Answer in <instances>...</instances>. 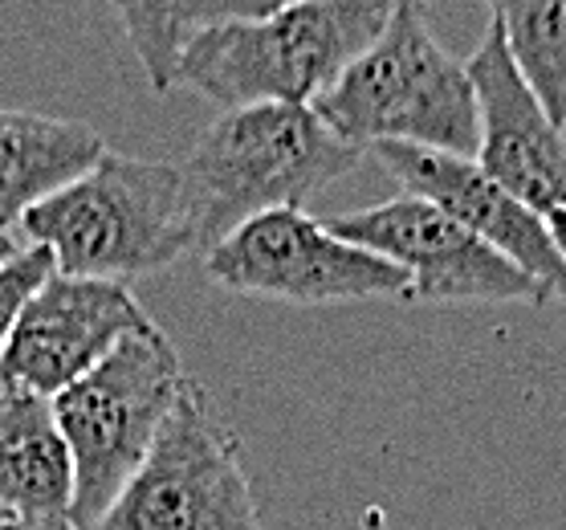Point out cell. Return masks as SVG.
<instances>
[{
  "label": "cell",
  "mask_w": 566,
  "mask_h": 530,
  "mask_svg": "<svg viewBox=\"0 0 566 530\" xmlns=\"http://www.w3.org/2000/svg\"><path fill=\"white\" fill-rule=\"evenodd\" d=\"M200 266L208 282L229 294L290 306H347L371 298L408 302V273L371 249L343 241L302 208H273L237 225Z\"/></svg>",
  "instance_id": "obj_7"
},
{
  "label": "cell",
  "mask_w": 566,
  "mask_h": 530,
  "mask_svg": "<svg viewBox=\"0 0 566 530\" xmlns=\"http://www.w3.org/2000/svg\"><path fill=\"white\" fill-rule=\"evenodd\" d=\"M17 233L50 249L57 273L127 282L200 253L184 164L106 152L62 193L29 208Z\"/></svg>",
  "instance_id": "obj_1"
},
{
  "label": "cell",
  "mask_w": 566,
  "mask_h": 530,
  "mask_svg": "<svg viewBox=\"0 0 566 530\" xmlns=\"http://www.w3.org/2000/svg\"><path fill=\"white\" fill-rule=\"evenodd\" d=\"M184 384L188 375L180 355L164 326L151 323L123 339L62 396H53V413L74 457V527L94 530L111 510L118 490L147 461Z\"/></svg>",
  "instance_id": "obj_5"
},
{
  "label": "cell",
  "mask_w": 566,
  "mask_h": 530,
  "mask_svg": "<svg viewBox=\"0 0 566 530\" xmlns=\"http://www.w3.org/2000/svg\"><path fill=\"white\" fill-rule=\"evenodd\" d=\"M155 319L127 282L53 273L25 302L13 335L0 351V388L62 396L74 380L103 363L135 331Z\"/></svg>",
  "instance_id": "obj_9"
},
{
  "label": "cell",
  "mask_w": 566,
  "mask_h": 530,
  "mask_svg": "<svg viewBox=\"0 0 566 530\" xmlns=\"http://www.w3.org/2000/svg\"><path fill=\"white\" fill-rule=\"evenodd\" d=\"M111 147L91 123L33 111H0V229L91 172Z\"/></svg>",
  "instance_id": "obj_12"
},
{
  "label": "cell",
  "mask_w": 566,
  "mask_h": 530,
  "mask_svg": "<svg viewBox=\"0 0 566 530\" xmlns=\"http://www.w3.org/2000/svg\"><path fill=\"white\" fill-rule=\"evenodd\" d=\"M416 4H428V0H416Z\"/></svg>",
  "instance_id": "obj_23"
},
{
  "label": "cell",
  "mask_w": 566,
  "mask_h": 530,
  "mask_svg": "<svg viewBox=\"0 0 566 530\" xmlns=\"http://www.w3.org/2000/svg\"><path fill=\"white\" fill-rule=\"evenodd\" d=\"M326 225L408 273V302H546L534 278L424 196H391Z\"/></svg>",
  "instance_id": "obj_8"
},
{
  "label": "cell",
  "mask_w": 566,
  "mask_h": 530,
  "mask_svg": "<svg viewBox=\"0 0 566 530\" xmlns=\"http://www.w3.org/2000/svg\"><path fill=\"white\" fill-rule=\"evenodd\" d=\"M115 4L123 33L139 58L143 74L155 94H168L176 86V58H180V21H176V0H111Z\"/></svg>",
  "instance_id": "obj_15"
},
{
  "label": "cell",
  "mask_w": 566,
  "mask_h": 530,
  "mask_svg": "<svg viewBox=\"0 0 566 530\" xmlns=\"http://www.w3.org/2000/svg\"><path fill=\"white\" fill-rule=\"evenodd\" d=\"M302 0H188L176 21L180 33L188 29H208V25H237V21H265V17L294 9Z\"/></svg>",
  "instance_id": "obj_17"
},
{
  "label": "cell",
  "mask_w": 566,
  "mask_h": 530,
  "mask_svg": "<svg viewBox=\"0 0 566 530\" xmlns=\"http://www.w3.org/2000/svg\"><path fill=\"white\" fill-rule=\"evenodd\" d=\"M517 74L566 127V0H485Z\"/></svg>",
  "instance_id": "obj_14"
},
{
  "label": "cell",
  "mask_w": 566,
  "mask_h": 530,
  "mask_svg": "<svg viewBox=\"0 0 566 530\" xmlns=\"http://www.w3.org/2000/svg\"><path fill=\"white\" fill-rule=\"evenodd\" d=\"M399 0H302L265 21L188 29L176 82L220 111L314 106L391 21Z\"/></svg>",
  "instance_id": "obj_2"
},
{
  "label": "cell",
  "mask_w": 566,
  "mask_h": 530,
  "mask_svg": "<svg viewBox=\"0 0 566 530\" xmlns=\"http://www.w3.org/2000/svg\"><path fill=\"white\" fill-rule=\"evenodd\" d=\"M13 527V515H9V510H0V530H9Z\"/></svg>",
  "instance_id": "obj_21"
},
{
  "label": "cell",
  "mask_w": 566,
  "mask_h": 530,
  "mask_svg": "<svg viewBox=\"0 0 566 530\" xmlns=\"http://www.w3.org/2000/svg\"><path fill=\"white\" fill-rule=\"evenodd\" d=\"M318 118L355 147L403 143L444 156H476V94L424 21V4L399 0L384 33L314 103Z\"/></svg>",
  "instance_id": "obj_4"
},
{
  "label": "cell",
  "mask_w": 566,
  "mask_h": 530,
  "mask_svg": "<svg viewBox=\"0 0 566 530\" xmlns=\"http://www.w3.org/2000/svg\"><path fill=\"white\" fill-rule=\"evenodd\" d=\"M551 233H554V241H558V249H563V258H566V212H551Z\"/></svg>",
  "instance_id": "obj_19"
},
{
  "label": "cell",
  "mask_w": 566,
  "mask_h": 530,
  "mask_svg": "<svg viewBox=\"0 0 566 530\" xmlns=\"http://www.w3.org/2000/svg\"><path fill=\"white\" fill-rule=\"evenodd\" d=\"M0 510L13 518H70L74 457L53 401L0 388Z\"/></svg>",
  "instance_id": "obj_13"
},
{
  "label": "cell",
  "mask_w": 566,
  "mask_h": 530,
  "mask_svg": "<svg viewBox=\"0 0 566 530\" xmlns=\"http://www.w3.org/2000/svg\"><path fill=\"white\" fill-rule=\"evenodd\" d=\"M21 253V246H17V237H13V229H0V261H9V258H17Z\"/></svg>",
  "instance_id": "obj_20"
},
{
  "label": "cell",
  "mask_w": 566,
  "mask_h": 530,
  "mask_svg": "<svg viewBox=\"0 0 566 530\" xmlns=\"http://www.w3.org/2000/svg\"><path fill=\"white\" fill-rule=\"evenodd\" d=\"M94 530H261L241 440L200 384H184L147 461Z\"/></svg>",
  "instance_id": "obj_6"
},
{
  "label": "cell",
  "mask_w": 566,
  "mask_h": 530,
  "mask_svg": "<svg viewBox=\"0 0 566 530\" xmlns=\"http://www.w3.org/2000/svg\"><path fill=\"white\" fill-rule=\"evenodd\" d=\"M363 147L338 139L314 106L258 103L224 111L184 159L200 258L245 220L306 200L359 168Z\"/></svg>",
  "instance_id": "obj_3"
},
{
  "label": "cell",
  "mask_w": 566,
  "mask_h": 530,
  "mask_svg": "<svg viewBox=\"0 0 566 530\" xmlns=\"http://www.w3.org/2000/svg\"><path fill=\"white\" fill-rule=\"evenodd\" d=\"M371 152L403 193L424 196L452 220H461L469 233L534 278L546 302H566V258L551 233V220L522 205L476 159L403 143H379Z\"/></svg>",
  "instance_id": "obj_10"
},
{
  "label": "cell",
  "mask_w": 566,
  "mask_h": 530,
  "mask_svg": "<svg viewBox=\"0 0 566 530\" xmlns=\"http://www.w3.org/2000/svg\"><path fill=\"white\" fill-rule=\"evenodd\" d=\"M184 4H188V0H176V13H180V9H184Z\"/></svg>",
  "instance_id": "obj_22"
},
{
  "label": "cell",
  "mask_w": 566,
  "mask_h": 530,
  "mask_svg": "<svg viewBox=\"0 0 566 530\" xmlns=\"http://www.w3.org/2000/svg\"><path fill=\"white\" fill-rule=\"evenodd\" d=\"M9 530H82L70 518H13Z\"/></svg>",
  "instance_id": "obj_18"
},
{
  "label": "cell",
  "mask_w": 566,
  "mask_h": 530,
  "mask_svg": "<svg viewBox=\"0 0 566 530\" xmlns=\"http://www.w3.org/2000/svg\"><path fill=\"white\" fill-rule=\"evenodd\" d=\"M53 273H57V266H53L50 249H41V246H29V249H21L17 258L0 261V351H4V343L13 335V326H17V319H21V311H25V302L50 282Z\"/></svg>",
  "instance_id": "obj_16"
},
{
  "label": "cell",
  "mask_w": 566,
  "mask_h": 530,
  "mask_svg": "<svg viewBox=\"0 0 566 530\" xmlns=\"http://www.w3.org/2000/svg\"><path fill=\"white\" fill-rule=\"evenodd\" d=\"M464 65L476 94L473 159L534 212H566V127L517 74L493 21Z\"/></svg>",
  "instance_id": "obj_11"
}]
</instances>
